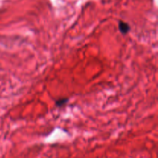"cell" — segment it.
Segmentation results:
<instances>
[{"instance_id":"obj_2","label":"cell","mask_w":158,"mask_h":158,"mask_svg":"<svg viewBox=\"0 0 158 158\" xmlns=\"http://www.w3.org/2000/svg\"><path fill=\"white\" fill-rule=\"evenodd\" d=\"M68 101H69V99L68 98H60L58 99V100L55 102V103L57 106L60 107V106H64V105H66Z\"/></svg>"},{"instance_id":"obj_1","label":"cell","mask_w":158,"mask_h":158,"mask_svg":"<svg viewBox=\"0 0 158 158\" xmlns=\"http://www.w3.org/2000/svg\"><path fill=\"white\" fill-rule=\"evenodd\" d=\"M118 26H119V29H120V32H121L122 34H123V35L127 33V32L130 31V29H131L130 25L128 24L127 23H125V22L123 21L119 22Z\"/></svg>"}]
</instances>
